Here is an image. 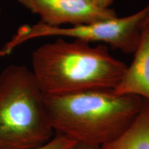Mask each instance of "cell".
<instances>
[{"label":"cell","instance_id":"cell-6","mask_svg":"<svg viewBox=\"0 0 149 149\" xmlns=\"http://www.w3.org/2000/svg\"><path fill=\"white\" fill-rule=\"evenodd\" d=\"M113 90L117 94L139 96L149 102V24L142 26L133 61Z\"/></svg>","mask_w":149,"mask_h":149},{"label":"cell","instance_id":"cell-10","mask_svg":"<svg viewBox=\"0 0 149 149\" xmlns=\"http://www.w3.org/2000/svg\"><path fill=\"white\" fill-rule=\"evenodd\" d=\"M93 3H95L99 7H101L103 8H110L112 3L113 2V0H91Z\"/></svg>","mask_w":149,"mask_h":149},{"label":"cell","instance_id":"cell-5","mask_svg":"<svg viewBox=\"0 0 149 149\" xmlns=\"http://www.w3.org/2000/svg\"><path fill=\"white\" fill-rule=\"evenodd\" d=\"M22 6L40 16V22L57 27L81 25L117 17L111 8L99 7L91 0H17Z\"/></svg>","mask_w":149,"mask_h":149},{"label":"cell","instance_id":"cell-3","mask_svg":"<svg viewBox=\"0 0 149 149\" xmlns=\"http://www.w3.org/2000/svg\"><path fill=\"white\" fill-rule=\"evenodd\" d=\"M44 96L32 70L10 65L0 74V149H33L54 136Z\"/></svg>","mask_w":149,"mask_h":149},{"label":"cell","instance_id":"cell-9","mask_svg":"<svg viewBox=\"0 0 149 149\" xmlns=\"http://www.w3.org/2000/svg\"><path fill=\"white\" fill-rule=\"evenodd\" d=\"M66 149H103L102 146H95L81 142H74Z\"/></svg>","mask_w":149,"mask_h":149},{"label":"cell","instance_id":"cell-4","mask_svg":"<svg viewBox=\"0 0 149 149\" xmlns=\"http://www.w3.org/2000/svg\"><path fill=\"white\" fill-rule=\"evenodd\" d=\"M148 15L149 5L129 16L72 27L50 26L41 22L33 26L24 25L0 50V57L9 55L26 41L47 36L72 37L88 43L102 42L109 44L113 49L134 53L138 46L143 24Z\"/></svg>","mask_w":149,"mask_h":149},{"label":"cell","instance_id":"cell-7","mask_svg":"<svg viewBox=\"0 0 149 149\" xmlns=\"http://www.w3.org/2000/svg\"><path fill=\"white\" fill-rule=\"evenodd\" d=\"M103 149H149V102L145 100L132 124Z\"/></svg>","mask_w":149,"mask_h":149},{"label":"cell","instance_id":"cell-2","mask_svg":"<svg viewBox=\"0 0 149 149\" xmlns=\"http://www.w3.org/2000/svg\"><path fill=\"white\" fill-rule=\"evenodd\" d=\"M127 66L113 57L104 44L92 46L61 37L32 54V72L44 95L70 94L93 89H114Z\"/></svg>","mask_w":149,"mask_h":149},{"label":"cell","instance_id":"cell-8","mask_svg":"<svg viewBox=\"0 0 149 149\" xmlns=\"http://www.w3.org/2000/svg\"><path fill=\"white\" fill-rule=\"evenodd\" d=\"M75 141L64 135L55 133L53 138L45 144L33 149H66Z\"/></svg>","mask_w":149,"mask_h":149},{"label":"cell","instance_id":"cell-11","mask_svg":"<svg viewBox=\"0 0 149 149\" xmlns=\"http://www.w3.org/2000/svg\"><path fill=\"white\" fill-rule=\"evenodd\" d=\"M149 24V15L147 17L146 20H145L144 22V24H143V26L145 25V24Z\"/></svg>","mask_w":149,"mask_h":149},{"label":"cell","instance_id":"cell-12","mask_svg":"<svg viewBox=\"0 0 149 149\" xmlns=\"http://www.w3.org/2000/svg\"><path fill=\"white\" fill-rule=\"evenodd\" d=\"M0 13H1V8H0Z\"/></svg>","mask_w":149,"mask_h":149},{"label":"cell","instance_id":"cell-1","mask_svg":"<svg viewBox=\"0 0 149 149\" xmlns=\"http://www.w3.org/2000/svg\"><path fill=\"white\" fill-rule=\"evenodd\" d=\"M44 96L55 133L100 146L119 137L145 102L140 97L117 94L112 88Z\"/></svg>","mask_w":149,"mask_h":149}]
</instances>
